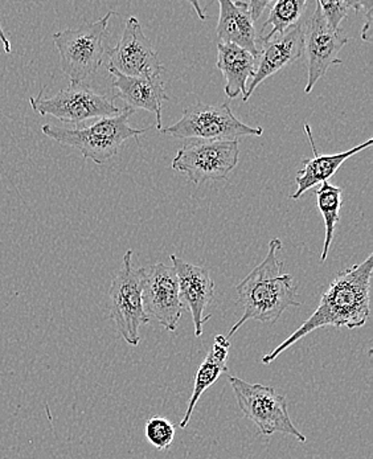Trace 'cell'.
Instances as JSON below:
<instances>
[{
  "label": "cell",
  "mask_w": 373,
  "mask_h": 459,
  "mask_svg": "<svg viewBox=\"0 0 373 459\" xmlns=\"http://www.w3.org/2000/svg\"><path fill=\"white\" fill-rule=\"evenodd\" d=\"M228 381L239 408L258 428L261 436L283 433L293 436L302 444L308 441L291 421L285 396L278 394L273 386L247 383L236 377H228Z\"/></svg>",
  "instance_id": "cell-7"
},
{
  "label": "cell",
  "mask_w": 373,
  "mask_h": 459,
  "mask_svg": "<svg viewBox=\"0 0 373 459\" xmlns=\"http://www.w3.org/2000/svg\"><path fill=\"white\" fill-rule=\"evenodd\" d=\"M46 88L38 96L30 97V105L40 116H51L65 124H81L89 119L118 116L122 108L113 99L93 91L82 83L71 82L55 96L46 97Z\"/></svg>",
  "instance_id": "cell-8"
},
{
  "label": "cell",
  "mask_w": 373,
  "mask_h": 459,
  "mask_svg": "<svg viewBox=\"0 0 373 459\" xmlns=\"http://www.w3.org/2000/svg\"><path fill=\"white\" fill-rule=\"evenodd\" d=\"M239 157V141H194L178 152L171 167L186 174L194 185H202L228 178L238 166Z\"/></svg>",
  "instance_id": "cell-9"
},
{
  "label": "cell",
  "mask_w": 373,
  "mask_h": 459,
  "mask_svg": "<svg viewBox=\"0 0 373 459\" xmlns=\"http://www.w3.org/2000/svg\"><path fill=\"white\" fill-rule=\"evenodd\" d=\"M147 441L158 450H167L171 447L175 438L174 424L163 417L155 416L147 420L144 428Z\"/></svg>",
  "instance_id": "cell-22"
},
{
  "label": "cell",
  "mask_w": 373,
  "mask_h": 459,
  "mask_svg": "<svg viewBox=\"0 0 373 459\" xmlns=\"http://www.w3.org/2000/svg\"><path fill=\"white\" fill-rule=\"evenodd\" d=\"M0 41H2L3 47H4L5 54H11V51H13V47H11L10 39L5 36L2 24H0Z\"/></svg>",
  "instance_id": "cell-26"
},
{
  "label": "cell",
  "mask_w": 373,
  "mask_h": 459,
  "mask_svg": "<svg viewBox=\"0 0 373 459\" xmlns=\"http://www.w3.org/2000/svg\"><path fill=\"white\" fill-rule=\"evenodd\" d=\"M257 58L235 44L217 43L216 66L225 80L224 91L228 99H238L247 93V83L252 80Z\"/></svg>",
  "instance_id": "cell-18"
},
{
  "label": "cell",
  "mask_w": 373,
  "mask_h": 459,
  "mask_svg": "<svg viewBox=\"0 0 373 459\" xmlns=\"http://www.w3.org/2000/svg\"><path fill=\"white\" fill-rule=\"evenodd\" d=\"M134 113V108L125 107L118 116L97 119L89 126L69 129L47 124L41 126V133L63 146L79 150L85 160L104 164L118 154L127 139L136 138L152 130V127L134 129L129 122Z\"/></svg>",
  "instance_id": "cell-3"
},
{
  "label": "cell",
  "mask_w": 373,
  "mask_h": 459,
  "mask_svg": "<svg viewBox=\"0 0 373 459\" xmlns=\"http://www.w3.org/2000/svg\"><path fill=\"white\" fill-rule=\"evenodd\" d=\"M350 43L342 30L328 26L320 10L319 3L308 23L303 26V54L308 55V85L305 93L310 94L314 86L325 77L333 65H342L339 52Z\"/></svg>",
  "instance_id": "cell-10"
},
{
  "label": "cell",
  "mask_w": 373,
  "mask_h": 459,
  "mask_svg": "<svg viewBox=\"0 0 373 459\" xmlns=\"http://www.w3.org/2000/svg\"><path fill=\"white\" fill-rule=\"evenodd\" d=\"M143 305L150 319H157L169 333L177 331L183 307L179 282L172 266L155 264L146 269L143 285Z\"/></svg>",
  "instance_id": "cell-12"
},
{
  "label": "cell",
  "mask_w": 373,
  "mask_h": 459,
  "mask_svg": "<svg viewBox=\"0 0 373 459\" xmlns=\"http://www.w3.org/2000/svg\"><path fill=\"white\" fill-rule=\"evenodd\" d=\"M169 260L177 273L183 307L191 313L195 336L200 338L204 333V325L213 318L211 314L204 316L205 308L214 297V282L211 273L204 266L192 265L175 255H169Z\"/></svg>",
  "instance_id": "cell-13"
},
{
  "label": "cell",
  "mask_w": 373,
  "mask_h": 459,
  "mask_svg": "<svg viewBox=\"0 0 373 459\" xmlns=\"http://www.w3.org/2000/svg\"><path fill=\"white\" fill-rule=\"evenodd\" d=\"M132 249L124 255L122 269L117 273L108 290V313L130 346L141 343L139 330L152 319L147 316L143 305V285L146 269L134 268Z\"/></svg>",
  "instance_id": "cell-5"
},
{
  "label": "cell",
  "mask_w": 373,
  "mask_h": 459,
  "mask_svg": "<svg viewBox=\"0 0 373 459\" xmlns=\"http://www.w3.org/2000/svg\"><path fill=\"white\" fill-rule=\"evenodd\" d=\"M217 22V40L221 44H235L257 58V32L247 13V2L220 0Z\"/></svg>",
  "instance_id": "cell-17"
},
{
  "label": "cell",
  "mask_w": 373,
  "mask_h": 459,
  "mask_svg": "<svg viewBox=\"0 0 373 459\" xmlns=\"http://www.w3.org/2000/svg\"><path fill=\"white\" fill-rule=\"evenodd\" d=\"M306 0H278L270 5L269 18L264 23L257 43H265L275 36L283 35L286 30L299 24L300 16L305 13Z\"/></svg>",
  "instance_id": "cell-20"
},
{
  "label": "cell",
  "mask_w": 373,
  "mask_h": 459,
  "mask_svg": "<svg viewBox=\"0 0 373 459\" xmlns=\"http://www.w3.org/2000/svg\"><path fill=\"white\" fill-rule=\"evenodd\" d=\"M372 273V255H369L363 263L339 272L320 298L318 308L314 311L313 316L303 322L280 346L264 356L261 360L263 364L272 363L281 353L291 349L300 339L325 325L336 328L346 327L350 330L363 327L371 313L369 290H371Z\"/></svg>",
  "instance_id": "cell-1"
},
{
  "label": "cell",
  "mask_w": 373,
  "mask_h": 459,
  "mask_svg": "<svg viewBox=\"0 0 373 459\" xmlns=\"http://www.w3.org/2000/svg\"><path fill=\"white\" fill-rule=\"evenodd\" d=\"M260 44L261 49H258L255 74L247 86V93L242 97L244 102L249 101L253 91L261 82L302 57L303 24H297L291 30H286L283 35L275 36L272 40Z\"/></svg>",
  "instance_id": "cell-14"
},
{
  "label": "cell",
  "mask_w": 373,
  "mask_h": 459,
  "mask_svg": "<svg viewBox=\"0 0 373 459\" xmlns=\"http://www.w3.org/2000/svg\"><path fill=\"white\" fill-rule=\"evenodd\" d=\"M318 3L325 22L334 30H341L342 21L346 18L351 10H355L356 13L364 10V2H350V0L325 2V0H318Z\"/></svg>",
  "instance_id": "cell-23"
},
{
  "label": "cell",
  "mask_w": 373,
  "mask_h": 459,
  "mask_svg": "<svg viewBox=\"0 0 373 459\" xmlns=\"http://www.w3.org/2000/svg\"><path fill=\"white\" fill-rule=\"evenodd\" d=\"M342 195H343V191L341 187H336L328 182H323L316 191L317 204H318L319 212L325 219V245H323L322 255H320L322 263L327 260L335 228L341 220V210L343 205Z\"/></svg>",
  "instance_id": "cell-21"
},
{
  "label": "cell",
  "mask_w": 373,
  "mask_h": 459,
  "mask_svg": "<svg viewBox=\"0 0 373 459\" xmlns=\"http://www.w3.org/2000/svg\"><path fill=\"white\" fill-rule=\"evenodd\" d=\"M108 74L113 79V86L117 96L126 104L127 108H143L154 113L157 117V129L161 126V105L169 101L161 76L158 77H130L119 74L116 69L108 65Z\"/></svg>",
  "instance_id": "cell-15"
},
{
  "label": "cell",
  "mask_w": 373,
  "mask_h": 459,
  "mask_svg": "<svg viewBox=\"0 0 373 459\" xmlns=\"http://www.w3.org/2000/svg\"><path fill=\"white\" fill-rule=\"evenodd\" d=\"M364 11H366V24H364L363 30H361V39L366 43H372L373 2H366Z\"/></svg>",
  "instance_id": "cell-25"
},
{
  "label": "cell",
  "mask_w": 373,
  "mask_h": 459,
  "mask_svg": "<svg viewBox=\"0 0 373 459\" xmlns=\"http://www.w3.org/2000/svg\"><path fill=\"white\" fill-rule=\"evenodd\" d=\"M108 11L104 18L91 23H83L76 30H65L52 35L55 47L60 54L61 69L71 82L82 83L99 71L107 57L105 39L111 16Z\"/></svg>",
  "instance_id": "cell-4"
},
{
  "label": "cell",
  "mask_w": 373,
  "mask_h": 459,
  "mask_svg": "<svg viewBox=\"0 0 373 459\" xmlns=\"http://www.w3.org/2000/svg\"><path fill=\"white\" fill-rule=\"evenodd\" d=\"M160 133L194 141L227 142L239 141L241 136H261L264 129L242 124L227 102L221 105L196 102L185 108L177 124L163 127Z\"/></svg>",
  "instance_id": "cell-6"
},
{
  "label": "cell",
  "mask_w": 373,
  "mask_h": 459,
  "mask_svg": "<svg viewBox=\"0 0 373 459\" xmlns=\"http://www.w3.org/2000/svg\"><path fill=\"white\" fill-rule=\"evenodd\" d=\"M281 247L282 243L280 238H273L265 260L256 266L236 288L238 302L242 305L244 313L225 336L228 341L247 321L273 325L291 306L299 307L300 303L295 299L298 290L293 275L283 274V263L278 260Z\"/></svg>",
  "instance_id": "cell-2"
},
{
  "label": "cell",
  "mask_w": 373,
  "mask_h": 459,
  "mask_svg": "<svg viewBox=\"0 0 373 459\" xmlns=\"http://www.w3.org/2000/svg\"><path fill=\"white\" fill-rule=\"evenodd\" d=\"M272 4L273 2H269V0H252V2H247V13H249L253 23L257 22L261 15H263L264 11Z\"/></svg>",
  "instance_id": "cell-24"
},
{
  "label": "cell",
  "mask_w": 373,
  "mask_h": 459,
  "mask_svg": "<svg viewBox=\"0 0 373 459\" xmlns=\"http://www.w3.org/2000/svg\"><path fill=\"white\" fill-rule=\"evenodd\" d=\"M305 132L308 134V142H310L311 149H313L314 158H311V160L306 158V160H302L305 167L298 171L297 178H295L297 191L291 195V199L293 200L299 199L306 192L310 191L316 186L327 182L341 169L342 164L350 160L351 157H353V155L358 154V152L369 149L373 143V139L371 138L359 144V146L352 147V149L347 150L344 152H339V154H319L318 150H317L316 142H314L310 125L305 124Z\"/></svg>",
  "instance_id": "cell-16"
},
{
  "label": "cell",
  "mask_w": 373,
  "mask_h": 459,
  "mask_svg": "<svg viewBox=\"0 0 373 459\" xmlns=\"http://www.w3.org/2000/svg\"><path fill=\"white\" fill-rule=\"evenodd\" d=\"M230 342L224 335H217L214 338L213 347L205 356L202 366L197 369L196 377H195L194 392H192L191 399L188 402L185 416L180 421L179 427L185 429L194 414L195 406L199 402L205 391L213 384L217 383L220 377L228 371L227 359L230 353Z\"/></svg>",
  "instance_id": "cell-19"
},
{
  "label": "cell",
  "mask_w": 373,
  "mask_h": 459,
  "mask_svg": "<svg viewBox=\"0 0 373 459\" xmlns=\"http://www.w3.org/2000/svg\"><path fill=\"white\" fill-rule=\"evenodd\" d=\"M108 65L130 77H158L164 72L160 56L144 35L138 19L130 16L114 48L107 49Z\"/></svg>",
  "instance_id": "cell-11"
}]
</instances>
